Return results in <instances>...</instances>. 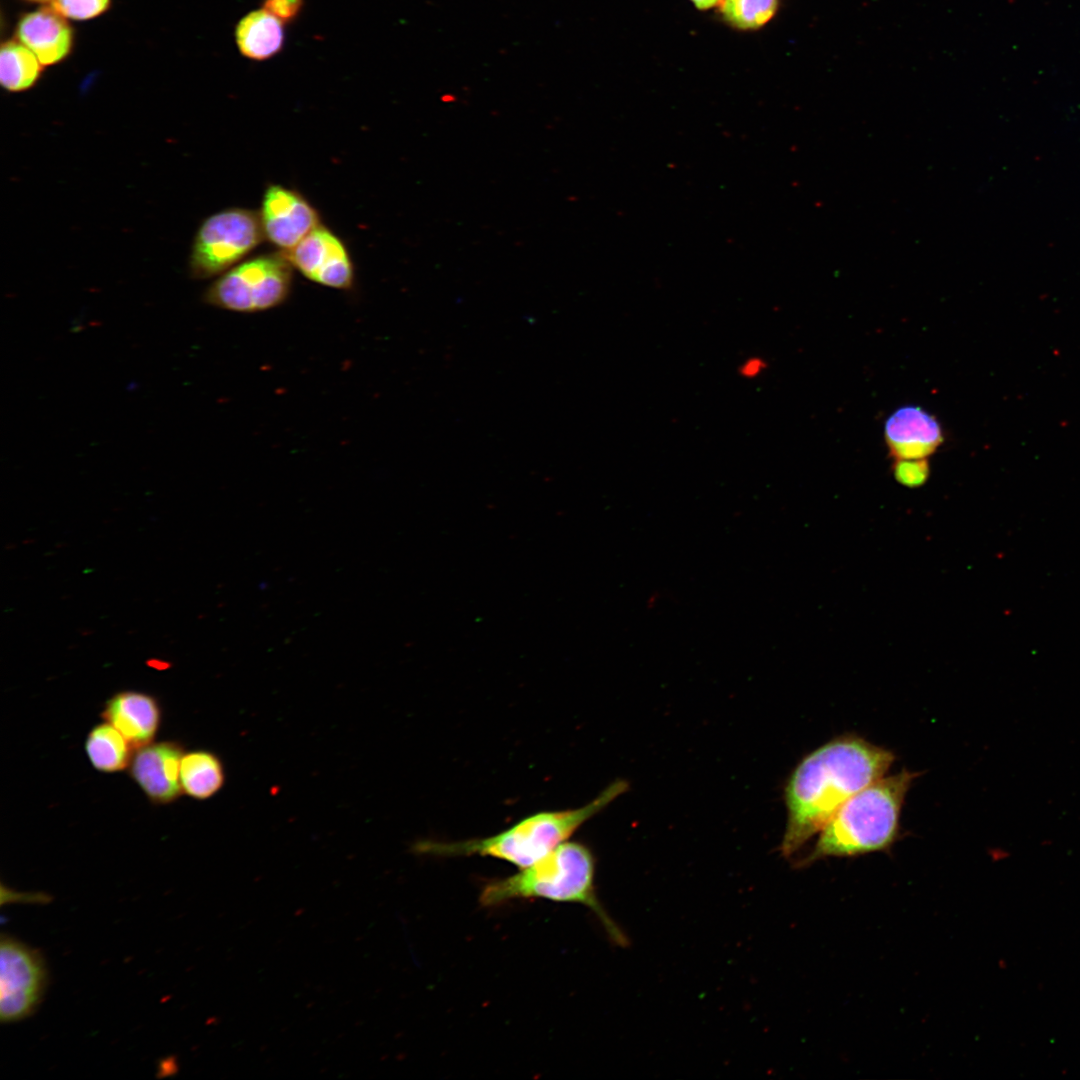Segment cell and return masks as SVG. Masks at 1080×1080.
I'll use <instances>...</instances> for the list:
<instances>
[{"mask_svg":"<svg viewBox=\"0 0 1080 1080\" xmlns=\"http://www.w3.org/2000/svg\"><path fill=\"white\" fill-rule=\"evenodd\" d=\"M258 212L265 240L282 251L321 224L318 211L302 194L279 184L267 186Z\"/></svg>","mask_w":1080,"mask_h":1080,"instance_id":"cell-9","label":"cell"},{"mask_svg":"<svg viewBox=\"0 0 1080 1080\" xmlns=\"http://www.w3.org/2000/svg\"><path fill=\"white\" fill-rule=\"evenodd\" d=\"M895 755L857 735L836 737L807 754L789 776L782 856L796 853L851 796L885 776Z\"/></svg>","mask_w":1080,"mask_h":1080,"instance_id":"cell-1","label":"cell"},{"mask_svg":"<svg viewBox=\"0 0 1080 1080\" xmlns=\"http://www.w3.org/2000/svg\"><path fill=\"white\" fill-rule=\"evenodd\" d=\"M917 775L903 769L851 796L822 827L814 847L798 866L828 857L888 851L898 838L901 809Z\"/></svg>","mask_w":1080,"mask_h":1080,"instance_id":"cell-2","label":"cell"},{"mask_svg":"<svg viewBox=\"0 0 1080 1080\" xmlns=\"http://www.w3.org/2000/svg\"><path fill=\"white\" fill-rule=\"evenodd\" d=\"M293 268L317 284L347 290L354 283V268L343 241L320 224L291 249L282 251Z\"/></svg>","mask_w":1080,"mask_h":1080,"instance_id":"cell-8","label":"cell"},{"mask_svg":"<svg viewBox=\"0 0 1080 1080\" xmlns=\"http://www.w3.org/2000/svg\"><path fill=\"white\" fill-rule=\"evenodd\" d=\"M5 900L6 902L46 903L48 896L42 893H18L2 887V903Z\"/></svg>","mask_w":1080,"mask_h":1080,"instance_id":"cell-23","label":"cell"},{"mask_svg":"<svg viewBox=\"0 0 1080 1080\" xmlns=\"http://www.w3.org/2000/svg\"><path fill=\"white\" fill-rule=\"evenodd\" d=\"M225 780L221 760L205 750L184 753L180 766V782L183 793L197 800L215 795Z\"/></svg>","mask_w":1080,"mask_h":1080,"instance_id":"cell-15","label":"cell"},{"mask_svg":"<svg viewBox=\"0 0 1080 1080\" xmlns=\"http://www.w3.org/2000/svg\"><path fill=\"white\" fill-rule=\"evenodd\" d=\"M235 41L243 56L252 60H266L283 46V22L263 8L254 10L238 22Z\"/></svg>","mask_w":1080,"mask_h":1080,"instance_id":"cell-14","label":"cell"},{"mask_svg":"<svg viewBox=\"0 0 1080 1080\" xmlns=\"http://www.w3.org/2000/svg\"><path fill=\"white\" fill-rule=\"evenodd\" d=\"M777 4L778 0H724L722 14L735 27L756 29L773 17Z\"/></svg>","mask_w":1080,"mask_h":1080,"instance_id":"cell-18","label":"cell"},{"mask_svg":"<svg viewBox=\"0 0 1080 1080\" xmlns=\"http://www.w3.org/2000/svg\"><path fill=\"white\" fill-rule=\"evenodd\" d=\"M183 746L176 741L151 742L135 750L129 773L155 804H168L181 795L180 766Z\"/></svg>","mask_w":1080,"mask_h":1080,"instance_id":"cell-10","label":"cell"},{"mask_svg":"<svg viewBox=\"0 0 1080 1080\" xmlns=\"http://www.w3.org/2000/svg\"><path fill=\"white\" fill-rule=\"evenodd\" d=\"M26 1H30V2H37V3H46V2H50V3H51V1H52V0H26Z\"/></svg>","mask_w":1080,"mask_h":1080,"instance_id":"cell-25","label":"cell"},{"mask_svg":"<svg viewBox=\"0 0 1080 1080\" xmlns=\"http://www.w3.org/2000/svg\"><path fill=\"white\" fill-rule=\"evenodd\" d=\"M627 788V782L619 779L583 807L539 812L486 838L454 842L422 841L414 846V850L439 857L490 856L510 862L520 869L526 868L565 842L582 824L603 810Z\"/></svg>","mask_w":1080,"mask_h":1080,"instance_id":"cell-4","label":"cell"},{"mask_svg":"<svg viewBox=\"0 0 1080 1080\" xmlns=\"http://www.w3.org/2000/svg\"><path fill=\"white\" fill-rule=\"evenodd\" d=\"M594 875L595 861L589 848L579 842H563L520 872L488 882L480 893V903L493 907L514 899L542 898L585 905L599 918L610 939L625 946V934L597 898Z\"/></svg>","mask_w":1080,"mask_h":1080,"instance_id":"cell-3","label":"cell"},{"mask_svg":"<svg viewBox=\"0 0 1080 1080\" xmlns=\"http://www.w3.org/2000/svg\"><path fill=\"white\" fill-rule=\"evenodd\" d=\"M43 65L21 42L8 40L0 50V83L9 92L30 89L40 78Z\"/></svg>","mask_w":1080,"mask_h":1080,"instance_id":"cell-17","label":"cell"},{"mask_svg":"<svg viewBox=\"0 0 1080 1080\" xmlns=\"http://www.w3.org/2000/svg\"><path fill=\"white\" fill-rule=\"evenodd\" d=\"M892 471L895 479L904 486L915 488L923 485L929 477V462L925 459H894Z\"/></svg>","mask_w":1080,"mask_h":1080,"instance_id":"cell-20","label":"cell"},{"mask_svg":"<svg viewBox=\"0 0 1080 1080\" xmlns=\"http://www.w3.org/2000/svg\"><path fill=\"white\" fill-rule=\"evenodd\" d=\"M884 434L894 459L928 458L944 440L937 419L916 406L896 410L886 421Z\"/></svg>","mask_w":1080,"mask_h":1080,"instance_id":"cell-11","label":"cell"},{"mask_svg":"<svg viewBox=\"0 0 1080 1080\" xmlns=\"http://www.w3.org/2000/svg\"><path fill=\"white\" fill-rule=\"evenodd\" d=\"M701 10L709 9L718 5L722 0H691Z\"/></svg>","mask_w":1080,"mask_h":1080,"instance_id":"cell-24","label":"cell"},{"mask_svg":"<svg viewBox=\"0 0 1080 1080\" xmlns=\"http://www.w3.org/2000/svg\"><path fill=\"white\" fill-rule=\"evenodd\" d=\"M767 368L766 361L759 356L746 358L738 367V373L745 379L759 377Z\"/></svg>","mask_w":1080,"mask_h":1080,"instance_id":"cell-22","label":"cell"},{"mask_svg":"<svg viewBox=\"0 0 1080 1080\" xmlns=\"http://www.w3.org/2000/svg\"><path fill=\"white\" fill-rule=\"evenodd\" d=\"M46 968L38 952L2 935L0 941V1018L22 1020L39 1005L46 986Z\"/></svg>","mask_w":1080,"mask_h":1080,"instance_id":"cell-7","label":"cell"},{"mask_svg":"<svg viewBox=\"0 0 1080 1080\" xmlns=\"http://www.w3.org/2000/svg\"><path fill=\"white\" fill-rule=\"evenodd\" d=\"M265 240L259 212L227 208L207 217L197 229L188 257L194 280L218 277L250 254Z\"/></svg>","mask_w":1080,"mask_h":1080,"instance_id":"cell-6","label":"cell"},{"mask_svg":"<svg viewBox=\"0 0 1080 1080\" xmlns=\"http://www.w3.org/2000/svg\"><path fill=\"white\" fill-rule=\"evenodd\" d=\"M16 38L43 66L61 62L73 46V30L68 19L51 6L24 14L16 26Z\"/></svg>","mask_w":1080,"mask_h":1080,"instance_id":"cell-12","label":"cell"},{"mask_svg":"<svg viewBox=\"0 0 1080 1080\" xmlns=\"http://www.w3.org/2000/svg\"><path fill=\"white\" fill-rule=\"evenodd\" d=\"M134 750L113 725L103 722L91 729L85 741V751L92 766L104 773H114L129 767Z\"/></svg>","mask_w":1080,"mask_h":1080,"instance_id":"cell-16","label":"cell"},{"mask_svg":"<svg viewBox=\"0 0 1080 1080\" xmlns=\"http://www.w3.org/2000/svg\"><path fill=\"white\" fill-rule=\"evenodd\" d=\"M102 718L113 725L136 750L151 743L161 723L157 700L143 692L127 690L114 694L105 704Z\"/></svg>","mask_w":1080,"mask_h":1080,"instance_id":"cell-13","label":"cell"},{"mask_svg":"<svg viewBox=\"0 0 1080 1080\" xmlns=\"http://www.w3.org/2000/svg\"><path fill=\"white\" fill-rule=\"evenodd\" d=\"M302 6L303 0H264L262 8L287 23L299 15Z\"/></svg>","mask_w":1080,"mask_h":1080,"instance_id":"cell-21","label":"cell"},{"mask_svg":"<svg viewBox=\"0 0 1080 1080\" xmlns=\"http://www.w3.org/2000/svg\"><path fill=\"white\" fill-rule=\"evenodd\" d=\"M293 267L281 251L241 261L217 277L203 294L207 305L257 313L283 304L292 289Z\"/></svg>","mask_w":1080,"mask_h":1080,"instance_id":"cell-5","label":"cell"},{"mask_svg":"<svg viewBox=\"0 0 1080 1080\" xmlns=\"http://www.w3.org/2000/svg\"><path fill=\"white\" fill-rule=\"evenodd\" d=\"M50 4L67 19L84 21L103 14L111 0H52Z\"/></svg>","mask_w":1080,"mask_h":1080,"instance_id":"cell-19","label":"cell"}]
</instances>
